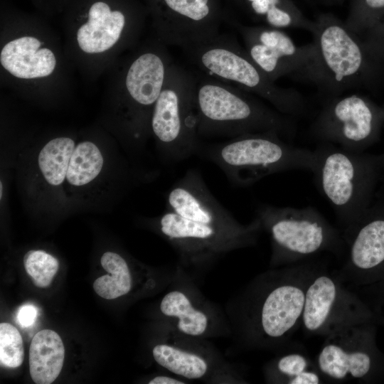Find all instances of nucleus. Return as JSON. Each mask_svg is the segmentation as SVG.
Instances as JSON below:
<instances>
[{"instance_id": "obj_8", "label": "nucleus", "mask_w": 384, "mask_h": 384, "mask_svg": "<svg viewBox=\"0 0 384 384\" xmlns=\"http://www.w3.org/2000/svg\"><path fill=\"white\" fill-rule=\"evenodd\" d=\"M198 79L171 65L151 118L152 131L165 159L174 164L196 156L201 143L196 105Z\"/></svg>"}, {"instance_id": "obj_1", "label": "nucleus", "mask_w": 384, "mask_h": 384, "mask_svg": "<svg viewBox=\"0 0 384 384\" xmlns=\"http://www.w3.org/2000/svg\"><path fill=\"white\" fill-rule=\"evenodd\" d=\"M322 264L307 260L286 265L255 283L245 311V335L252 344H283L300 327L307 285Z\"/></svg>"}, {"instance_id": "obj_2", "label": "nucleus", "mask_w": 384, "mask_h": 384, "mask_svg": "<svg viewBox=\"0 0 384 384\" xmlns=\"http://www.w3.org/2000/svg\"><path fill=\"white\" fill-rule=\"evenodd\" d=\"M196 97L200 137L233 138L267 132L288 140L295 136L294 117L234 85L207 76L198 80Z\"/></svg>"}, {"instance_id": "obj_5", "label": "nucleus", "mask_w": 384, "mask_h": 384, "mask_svg": "<svg viewBox=\"0 0 384 384\" xmlns=\"http://www.w3.org/2000/svg\"><path fill=\"white\" fill-rule=\"evenodd\" d=\"M255 214L270 236L272 266L310 260L324 252L340 255L346 248L341 231L314 207L262 203L257 207Z\"/></svg>"}, {"instance_id": "obj_13", "label": "nucleus", "mask_w": 384, "mask_h": 384, "mask_svg": "<svg viewBox=\"0 0 384 384\" xmlns=\"http://www.w3.org/2000/svg\"><path fill=\"white\" fill-rule=\"evenodd\" d=\"M341 231L347 255L338 277L357 286L384 282V204L369 207Z\"/></svg>"}, {"instance_id": "obj_3", "label": "nucleus", "mask_w": 384, "mask_h": 384, "mask_svg": "<svg viewBox=\"0 0 384 384\" xmlns=\"http://www.w3.org/2000/svg\"><path fill=\"white\" fill-rule=\"evenodd\" d=\"M196 156L215 164L228 181L249 186L270 175L292 170L314 171V150L297 147L275 132L240 135L220 142H201Z\"/></svg>"}, {"instance_id": "obj_14", "label": "nucleus", "mask_w": 384, "mask_h": 384, "mask_svg": "<svg viewBox=\"0 0 384 384\" xmlns=\"http://www.w3.org/2000/svg\"><path fill=\"white\" fill-rule=\"evenodd\" d=\"M168 53L157 46L137 54L129 63L124 75L127 120L132 137L139 140L146 127H151L154 105L172 64Z\"/></svg>"}, {"instance_id": "obj_12", "label": "nucleus", "mask_w": 384, "mask_h": 384, "mask_svg": "<svg viewBox=\"0 0 384 384\" xmlns=\"http://www.w3.org/2000/svg\"><path fill=\"white\" fill-rule=\"evenodd\" d=\"M378 119V111L365 97L341 95L326 99L310 131L321 142L361 153L373 140Z\"/></svg>"}, {"instance_id": "obj_18", "label": "nucleus", "mask_w": 384, "mask_h": 384, "mask_svg": "<svg viewBox=\"0 0 384 384\" xmlns=\"http://www.w3.org/2000/svg\"><path fill=\"white\" fill-rule=\"evenodd\" d=\"M86 22L78 29L76 39L80 50L88 54L102 53L112 48L122 38L127 26L123 12L112 10L104 1L93 3Z\"/></svg>"}, {"instance_id": "obj_7", "label": "nucleus", "mask_w": 384, "mask_h": 384, "mask_svg": "<svg viewBox=\"0 0 384 384\" xmlns=\"http://www.w3.org/2000/svg\"><path fill=\"white\" fill-rule=\"evenodd\" d=\"M315 55L304 80L316 85L327 98L359 86L367 72L366 48L345 22L331 13L313 21Z\"/></svg>"}, {"instance_id": "obj_28", "label": "nucleus", "mask_w": 384, "mask_h": 384, "mask_svg": "<svg viewBox=\"0 0 384 384\" xmlns=\"http://www.w3.org/2000/svg\"><path fill=\"white\" fill-rule=\"evenodd\" d=\"M24 359L23 339L16 327L9 323L0 324V363L6 368L19 367Z\"/></svg>"}, {"instance_id": "obj_26", "label": "nucleus", "mask_w": 384, "mask_h": 384, "mask_svg": "<svg viewBox=\"0 0 384 384\" xmlns=\"http://www.w3.org/2000/svg\"><path fill=\"white\" fill-rule=\"evenodd\" d=\"M23 265L33 284L40 288L48 287L59 267L58 260L41 250H31L26 253Z\"/></svg>"}, {"instance_id": "obj_15", "label": "nucleus", "mask_w": 384, "mask_h": 384, "mask_svg": "<svg viewBox=\"0 0 384 384\" xmlns=\"http://www.w3.org/2000/svg\"><path fill=\"white\" fill-rule=\"evenodd\" d=\"M238 32L247 54L273 82L287 75L304 80L315 55L313 43L297 46L282 29L269 26H241Z\"/></svg>"}, {"instance_id": "obj_21", "label": "nucleus", "mask_w": 384, "mask_h": 384, "mask_svg": "<svg viewBox=\"0 0 384 384\" xmlns=\"http://www.w3.org/2000/svg\"><path fill=\"white\" fill-rule=\"evenodd\" d=\"M160 309L164 315L175 320L176 328L185 335L197 337L208 331L209 317L181 291L167 293L161 302Z\"/></svg>"}, {"instance_id": "obj_11", "label": "nucleus", "mask_w": 384, "mask_h": 384, "mask_svg": "<svg viewBox=\"0 0 384 384\" xmlns=\"http://www.w3.org/2000/svg\"><path fill=\"white\" fill-rule=\"evenodd\" d=\"M159 228L186 260L199 262L232 250L254 245L262 230L255 217L247 228L230 230L184 218L168 210Z\"/></svg>"}, {"instance_id": "obj_24", "label": "nucleus", "mask_w": 384, "mask_h": 384, "mask_svg": "<svg viewBox=\"0 0 384 384\" xmlns=\"http://www.w3.org/2000/svg\"><path fill=\"white\" fill-rule=\"evenodd\" d=\"M100 262L109 274L103 275L94 282L95 292L105 299H114L129 293L132 280L126 260L115 252H106L102 255Z\"/></svg>"}, {"instance_id": "obj_19", "label": "nucleus", "mask_w": 384, "mask_h": 384, "mask_svg": "<svg viewBox=\"0 0 384 384\" xmlns=\"http://www.w3.org/2000/svg\"><path fill=\"white\" fill-rule=\"evenodd\" d=\"M65 348L60 336L43 329L33 338L29 348V370L35 383L50 384L59 375L64 362Z\"/></svg>"}, {"instance_id": "obj_23", "label": "nucleus", "mask_w": 384, "mask_h": 384, "mask_svg": "<svg viewBox=\"0 0 384 384\" xmlns=\"http://www.w3.org/2000/svg\"><path fill=\"white\" fill-rule=\"evenodd\" d=\"M75 147L72 139L61 137L51 139L41 149L38 165L48 184L57 186L65 181Z\"/></svg>"}, {"instance_id": "obj_16", "label": "nucleus", "mask_w": 384, "mask_h": 384, "mask_svg": "<svg viewBox=\"0 0 384 384\" xmlns=\"http://www.w3.org/2000/svg\"><path fill=\"white\" fill-rule=\"evenodd\" d=\"M168 210L193 221L230 230H241L248 224L240 223L217 200L201 173L189 169L177 180L166 196Z\"/></svg>"}, {"instance_id": "obj_29", "label": "nucleus", "mask_w": 384, "mask_h": 384, "mask_svg": "<svg viewBox=\"0 0 384 384\" xmlns=\"http://www.w3.org/2000/svg\"><path fill=\"white\" fill-rule=\"evenodd\" d=\"M38 308L32 304H25L19 307L16 321L22 328L33 326L38 316Z\"/></svg>"}, {"instance_id": "obj_10", "label": "nucleus", "mask_w": 384, "mask_h": 384, "mask_svg": "<svg viewBox=\"0 0 384 384\" xmlns=\"http://www.w3.org/2000/svg\"><path fill=\"white\" fill-rule=\"evenodd\" d=\"M324 338L315 360L324 380L366 383L381 370L383 358L375 346L373 321L346 326Z\"/></svg>"}, {"instance_id": "obj_9", "label": "nucleus", "mask_w": 384, "mask_h": 384, "mask_svg": "<svg viewBox=\"0 0 384 384\" xmlns=\"http://www.w3.org/2000/svg\"><path fill=\"white\" fill-rule=\"evenodd\" d=\"M375 314L336 273L323 265L306 290L301 326L309 336L326 337L346 326L374 321Z\"/></svg>"}, {"instance_id": "obj_32", "label": "nucleus", "mask_w": 384, "mask_h": 384, "mask_svg": "<svg viewBox=\"0 0 384 384\" xmlns=\"http://www.w3.org/2000/svg\"><path fill=\"white\" fill-rule=\"evenodd\" d=\"M2 188H3L2 182L1 181L0 182V198H2Z\"/></svg>"}, {"instance_id": "obj_20", "label": "nucleus", "mask_w": 384, "mask_h": 384, "mask_svg": "<svg viewBox=\"0 0 384 384\" xmlns=\"http://www.w3.org/2000/svg\"><path fill=\"white\" fill-rule=\"evenodd\" d=\"M267 380L274 383L319 384L324 382L315 362L299 350L289 351L267 366Z\"/></svg>"}, {"instance_id": "obj_25", "label": "nucleus", "mask_w": 384, "mask_h": 384, "mask_svg": "<svg viewBox=\"0 0 384 384\" xmlns=\"http://www.w3.org/2000/svg\"><path fill=\"white\" fill-rule=\"evenodd\" d=\"M103 164V156L96 144L90 141L80 142L72 154L66 180L73 186H85L100 174Z\"/></svg>"}, {"instance_id": "obj_6", "label": "nucleus", "mask_w": 384, "mask_h": 384, "mask_svg": "<svg viewBox=\"0 0 384 384\" xmlns=\"http://www.w3.org/2000/svg\"><path fill=\"white\" fill-rule=\"evenodd\" d=\"M314 151L316 166L312 173L343 230L369 208L381 161L327 142H321Z\"/></svg>"}, {"instance_id": "obj_27", "label": "nucleus", "mask_w": 384, "mask_h": 384, "mask_svg": "<svg viewBox=\"0 0 384 384\" xmlns=\"http://www.w3.org/2000/svg\"><path fill=\"white\" fill-rule=\"evenodd\" d=\"M384 15V0H351L344 21L356 34L370 28Z\"/></svg>"}, {"instance_id": "obj_33", "label": "nucleus", "mask_w": 384, "mask_h": 384, "mask_svg": "<svg viewBox=\"0 0 384 384\" xmlns=\"http://www.w3.org/2000/svg\"><path fill=\"white\" fill-rule=\"evenodd\" d=\"M382 293L380 294L381 297H382V301L384 302V288L382 289Z\"/></svg>"}, {"instance_id": "obj_31", "label": "nucleus", "mask_w": 384, "mask_h": 384, "mask_svg": "<svg viewBox=\"0 0 384 384\" xmlns=\"http://www.w3.org/2000/svg\"><path fill=\"white\" fill-rule=\"evenodd\" d=\"M321 1L325 4H333L341 2L342 0H321Z\"/></svg>"}, {"instance_id": "obj_4", "label": "nucleus", "mask_w": 384, "mask_h": 384, "mask_svg": "<svg viewBox=\"0 0 384 384\" xmlns=\"http://www.w3.org/2000/svg\"><path fill=\"white\" fill-rule=\"evenodd\" d=\"M183 50L191 63L208 76L263 99L284 114L295 118L305 113L306 104L302 94L277 86L231 36L219 34Z\"/></svg>"}, {"instance_id": "obj_17", "label": "nucleus", "mask_w": 384, "mask_h": 384, "mask_svg": "<svg viewBox=\"0 0 384 384\" xmlns=\"http://www.w3.org/2000/svg\"><path fill=\"white\" fill-rule=\"evenodd\" d=\"M1 66L20 79H36L50 75L56 67V58L48 48L34 36H25L6 43L0 53Z\"/></svg>"}, {"instance_id": "obj_22", "label": "nucleus", "mask_w": 384, "mask_h": 384, "mask_svg": "<svg viewBox=\"0 0 384 384\" xmlns=\"http://www.w3.org/2000/svg\"><path fill=\"white\" fill-rule=\"evenodd\" d=\"M152 354L159 365L188 380L200 379L208 371V363L203 356L176 346L156 345Z\"/></svg>"}, {"instance_id": "obj_30", "label": "nucleus", "mask_w": 384, "mask_h": 384, "mask_svg": "<svg viewBox=\"0 0 384 384\" xmlns=\"http://www.w3.org/2000/svg\"><path fill=\"white\" fill-rule=\"evenodd\" d=\"M149 384H184L185 382L178 378H172L170 376L159 375L151 379L149 382Z\"/></svg>"}]
</instances>
